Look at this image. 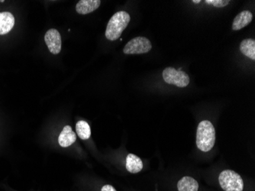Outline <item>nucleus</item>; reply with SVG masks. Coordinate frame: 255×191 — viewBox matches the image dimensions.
Here are the masks:
<instances>
[{
    "label": "nucleus",
    "mask_w": 255,
    "mask_h": 191,
    "mask_svg": "<svg viewBox=\"0 0 255 191\" xmlns=\"http://www.w3.org/2000/svg\"><path fill=\"white\" fill-rule=\"evenodd\" d=\"M216 142V130L211 122L203 120L199 124L196 133V146L202 152H210Z\"/></svg>",
    "instance_id": "1"
},
{
    "label": "nucleus",
    "mask_w": 255,
    "mask_h": 191,
    "mask_svg": "<svg viewBox=\"0 0 255 191\" xmlns=\"http://www.w3.org/2000/svg\"><path fill=\"white\" fill-rule=\"evenodd\" d=\"M130 15L125 11H120L114 14L109 21L106 30V37L110 41H116L120 38L123 31L129 23Z\"/></svg>",
    "instance_id": "2"
},
{
    "label": "nucleus",
    "mask_w": 255,
    "mask_h": 191,
    "mask_svg": "<svg viewBox=\"0 0 255 191\" xmlns=\"http://www.w3.org/2000/svg\"><path fill=\"white\" fill-rule=\"evenodd\" d=\"M219 185L225 191H243L244 182L242 177L232 170L222 172L219 177Z\"/></svg>",
    "instance_id": "3"
},
{
    "label": "nucleus",
    "mask_w": 255,
    "mask_h": 191,
    "mask_svg": "<svg viewBox=\"0 0 255 191\" xmlns=\"http://www.w3.org/2000/svg\"><path fill=\"white\" fill-rule=\"evenodd\" d=\"M163 79L165 83L178 87H186L190 83V77L183 70H176L173 67H167L163 71Z\"/></svg>",
    "instance_id": "4"
},
{
    "label": "nucleus",
    "mask_w": 255,
    "mask_h": 191,
    "mask_svg": "<svg viewBox=\"0 0 255 191\" xmlns=\"http://www.w3.org/2000/svg\"><path fill=\"white\" fill-rule=\"evenodd\" d=\"M152 49V44L144 37H136L126 44L123 52L126 54H145Z\"/></svg>",
    "instance_id": "5"
},
{
    "label": "nucleus",
    "mask_w": 255,
    "mask_h": 191,
    "mask_svg": "<svg viewBox=\"0 0 255 191\" xmlns=\"http://www.w3.org/2000/svg\"><path fill=\"white\" fill-rule=\"evenodd\" d=\"M44 41L48 46L50 52L53 54H57L61 52L62 41L61 34L57 29L51 28L48 30L44 35Z\"/></svg>",
    "instance_id": "6"
},
{
    "label": "nucleus",
    "mask_w": 255,
    "mask_h": 191,
    "mask_svg": "<svg viewBox=\"0 0 255 191\" xmlns=\"http://www.w3.org/2000/svg\"><path fill=\"white\" fill-rule=\"evenodd\" d=\"M100 4V0H80L76 5V10L80 15H87L97 10Z\"/></svg>",
    "instance_id": "7"
},
{
    "label": "nucleus",
    "mask_w": 255,
    "mask_h": 191,
    "mask_svg": "<svg viewBox=\"0 0 255 191\" xmlns=\"http://www.w3.org/2000/svg\"><path fill=\"white\" fill-rule=\"evenodd\" d=\"M77 140V135L70 126H64L58 138V143L63 148L69 147Z\"/></svg>",
    "instance_id": "8"
},
{
    "label": "nucleus",
    "mask_w": 255,
    "mask_h": 191,
    "mask_svg": "<svg viewBox=\"0 0 255 191\" xmlns=\"http://www.w3.org/2000/svg\"><path fill=\"white\" fill-rule=\"evenodd\" d=\"M15 25V17L8 11L0 12V35L9 32Z\"/></svg>",
    "instance_id": "9"
},
{
    "label": "nucleus",
    "mask_w": 255,
    "mask_h": 191,
    "mask_svg": "<svg viewBox=\"0 0 255 191\" xmlns=\"http://www.w3.org/2000/svg\"><path fill=\"white\" fill-rule=\"evenodd\" d=\"M253 15L249 10H245L242 12L236 15L233 23V29L234 31H239V30L244 28L252 22Z\"/></svg>",
    "instance_id": "10"
},
{
    "label": "nucleus",
    "mask_w": 255,
    "mask_h": 191,
    "mask_svg": "<svg viewBox=\"0 0 255 191\" xmlns=\"http://www.w3.org/2000/svg\"><path fill=\"white\" fill-rule=\"evenodd\" d=\"M143 169L142 161L137 155L128 154L126 158V169L130 173L137 174Z\"/></svg>",
    "instance_id": "11"
},
{
    "label": "nucleus",
    "mask_w": 255,
    "mask_h": 191,
    "mask_svg": "<svg viewBox=\"0 0 255 191\" xmlns=\"http://www.w3.org/2000/svg\"><path fill=\"white\" fill-rule=\"evenodd\" d=\"M179 191H198V182L191 177H183L177 184Z\"/></svg>",
    "instance_id": "12"
},
{
    "label": "nucleus",
    "mask_w": 255,
    "mask_h": 191,
    "mask_svg": "<svg viewBox=\"0 0 255 191\" xmlns=\"http://www.w3.org/2000/svg\"><path fill=\"white\" fill-rule=\"evenodd\" d=\"M240 51L242 54L249 57L253 61L255 60V39H245L241 42Z\"/></svg>",
    "instance_id": "13"
},
{
    "label": "nucleus",
    "mask_w": 255,
    "mask_h": 191,
    "mask_svg": "<svg viewBox=\"0 0 255 191\" xmlns=\"http://www.w3.org/2000/svg\"><path fill=\"white\" fill-rule=\"evenodd\" d=\"M76 131L79 137L83 140H87L90 139L91 136V129H90V125L84 120H80L77 122L76 125Z\"/></svg>",
    "instance_id": "14"
},
{
    "label": "nucleus",
    "mask_w": 255,
    "mask_h": 191,
    "mask_svg": "<svg viewBox=\"0 0 255 191\" xmlns=\"http://www.w3.org/2000/svg\"><path fill=\"white\" fill-rule=\"evenodd\" d=\"M208 5H212L213 6L217 7V8H223L229 5L230 1H226V0H206L205 1Z\"/></svg>",
    "instance_id": "15"
},
{
    "label": "nucleus",
    "mask_w": 255,
    "mask_h": 191,
    "mask_svg": "<svg viewBox=\"0 0 255 191\" xmlns=\"http://www.w3.org/2000/svg\"><path fill=\"white\" fill-rule=\"evenodd\" d=\"M101 191H117L111 185H105L102 188Z\"/></svg>",
    "instance_id": "16"
},
{
    "label": "nucleus",
    "mask_w": 255,
    "mask_h": 191,
    "mask_svg": "<svg viewBox=\"0 0 255 191\" xmlns=\"http://www.w3.org/2000/svg\"><path fill=\"white\" fill-rule=\"evenodd\" d=\"M193 2H194V3H200V2H201V1H200V0H198V1H196V0H193Z\"/></svg>",
    "instance_id": "17"
}]
</instances>
